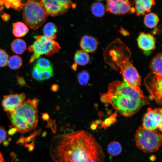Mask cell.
I'll use <instances>...</instances> for the list:
<instances>
[{
  "mask_svg": "<svg viewBox=\"0 0 162 162\" xmlns=\"http://www.w3.org/2000/svg\"><path fill=\"white\" fill-rule=\"evenodd\" d=\"M50 154L55 162H104V160L100 144L84 130L54 136Z\"/></svg>",
  "mask_w": 162,
  "mask_h": 162,
  "instance_id": "obj_1",
  "label": "cell"
},
{
  "mask_svg": "<svg viewBox=\"0 0 162 162\" xmlns=\"http://www.w3.org/2000/svg\"><path fill=\"white\" fill-rule=\"evenodd\" d=\"M100 100L104 103L110 104L125 117L133 115L142 106L149 104L146 97L130 87L124 80L110 83L107 92L100 94Z\"/></svg>",
  "mask_w": 162,
  "mask_h": 162,
  "instance_id": "obj_2",
  "label": "cell"
},
{
  "mask_svg": "<svg viewBox=\"0 0 162 162\" xmlns=\"http://www.w3.org/2000/svg\"><path fill=\"white\" fill-rule=\"evenodd\" d=\"M104 55L105 62L115 70L118 67L127 84L144 96L140 87V77L130 60L131 53L128 47L117 39L108 46Z\"/></svg>",
  "mask_w": 162,
  "mask_h": 162,
  "instance_id": "obj_3",
  "label": "cell"
},
{
  "mask_svg": "<svg viewBox=\"0 0 162 162\" xmlns=\"http://www.w3.org/2000/svg\"><path fill=\"white\" fill-rule=\"evenodd\" d=\"M36 98L25 100L14 111L8 113L11 122L16 131L25 133L34 129L38 122V105Z\"/></svg>",
  "mask_w": 162,
  "mask_h": 162,
  "instance_id": "obj_4",
  "label": "cell"
},
{
  "mask_svg": "<svg viewBox=\"0 0 162 162\" xmlns=\"http://www.w3.org/2000/svg\"><path fill=\"white\" fill-rule=\"evenodd\" d=\"M134 138L136 147L145 153L157 151L161 146L162 135L157 130H149L140 127L136 130Z\"/></svg>",
  "mask_w": 162,
  "mask_h": 162,
  "instance_id": "obj_5",
  "label": "cell"
},
{
  "mask_svg": "<svg viewBox=\"0 0 162 162\" xmlns=\"http://www.w3.org/2000/svg\"><path fill=\"white\" fill-rule=\"evenodd\" d=\"M22 9L24 21L34 30L41 26L47 18L48 15L41 0H28L23 4Z\"/></svg>",
  "mask_w": 162,
  "mask_h": 162,
  "instance_id": "obj_6",
  "label": "cell"
},
{
  "mask_svg": "<svg viewBox=\"0 0 162 162\" xmlns=\"http://www.w3.org/2000/svg\"><path fill=\"white\" fill-rule=\"evenodd\" d=\"M35 38V41L28 48L29 52H33L30 59V63L39 58L41 55L51 56L61 48L58 43L54 40L44 35L37 36Z\"/></svg>",
  "mask_w": 162,
  "mask_h": 162,
  "instance_id": "obj_7",
  "label": "cell"
},
{
  "mask_svg": "<svg viewBox=\"0 0 162 162\" xmlns=\"http://www.w3.org/2000/svg\"><path fill=\"white\" fill-rule=\"evenodd\" d=\"M144 82L150 99L154 100L157 104L161 105L162 77L150 73L145 78Z\"/></svg>",
  "mask_w": 162,
  "mask_h": 162,
  "instance_id": "obj_8",
  "label": "cell"
},
{
  "mask_svg": "<svg viewBox=\"0 0 162 162\" xmlns=\"http://www.w3.org/2000/svg\"><path fill=\"white\" fill-rule=\"evenodd\" d=\"M48 15L52 16H57L68 12L73 5V2L69 0H41Z\"/></svg>",
  "mask_w": 162,
  "mask_h": 162,
  "instance_id": "obj_9",
  "label": "cell"
},
{
  "mask_svg": "<svg viewBox=\"0 0 162 162\" xmlns=\"http://www.w3.org/2000/svg\"><path fill=\"white\" fill-rule=\"evenodd\" d=\"M162 112L161 108H148L143 117L142 127L149 130H157L162 125Z\"/></svg>",
  "mask_w": 162,
  "mask_h": 162,
  "instance_id": "obj_10",
  "label": "cell"
},
{
  "mask_svg": "<svg viewBox=\"0 0 162 162\" xmlns=\"http://www.w3.org/2000/svg\"><path fill=\"white\" fill-rule=\"evenodd\" d=\"M26 98L24 93L4 96L2 103L4 110L8 113L14 112L22 104Z\"/></svg>",
  "mask_w": 162,
  "mask_h": 162,
  "instance_id": "obj_11",
  "label": "cell"
},
{
  "mask_svg": "<svg viewBox=\"0 0 162 162\" xmlns=\"http://www.w3.org/2000/svg\"><path fill=\"white\" fill-rule=\"evenodd\" d=\"M131 6V2L129 0H113L110 6L111 13L116 15L134 13L135 9Z\"/></svg>",
  "mask_w": 162,
  "mask_h": 162,
  "instance_id": "obj_12",
  "label": "cell"
},
{
  "mask_svg": "<svg viewBox=\"0 0 162 162\" xmlns=\"http://www.w3.org/2000/svg\"><path fill=\"white\" fill-rule=\"evenodd\" d=\"M137 40L139 47L145 51H152L155 48V38L150 34L141 32Z\"/></svg>",
  "mask_w": 162,
  "mask_h": 162,
  "instance_id": "obj_13",
  "label": "cell"
},
{
  "mask_svg": "<svg viewBox=\"0 0 162 162\" xmlns=\"http://www.w3.org/2000/svg\"><path fill=\"white\" fill-rule=\"evenodd\" d=\"M135 11L138 16L150 12L152 6L155 4L154 0H138L135 1Z\"/></svg>",
  "mask_w": 162,
  "mask_h": 162,
  "instance_id": "obj_14",
  "label": "cell"
},
{
  "mask_svg": "<svg viewBox=\"0 0 162 162\" xmlns=\"http://www.w3.org/2000/svg\"><path fill=\"white\" fill-rule=\"evenodd\" d=\"M98 42L94 38L88 35H84L80 42V46L82 50L87 52H92L96 50Z\"/></svg>",
  "mask_w": 162,
  "mask_h": 162,
  "instance_id": "obj_15",
  "label": "cell"
},
{
  "mask_svg": "<svg viewBox=\"0 0 162 162\" xmlns=\"http://www.w3.org/2000/svg\"><path fill=\"white\" fill-rule=\"evenodd\" d=\"M162 56L161 52L157 54L152 59L150 65V68L152 73L161 77H162Z\"/></svg>",
  "mask_w": 162,
  "mask_h": 162,
  "instance_id": "obj_16",
  "label": "cell"
},
{
  "mask_svg": "<svg viewBox=\"0 0 162 162\" xmlns=\"http://www.w3.org/2000/svg\"><path fill=\"white\" fill-rule=\"evenodd\" d=\"M13 33L16 37H20L25 36L28 31L26 25L22 22H17L13 24Z\"/></svg>",
  "mask_w": 162,
  "mask_h": 162,
  "instance_id": "obj_17",
  "label": "cell"
},
{
  "mask_svg": "<svg viewBox=\"0 0 162 162\" xmlns=\"http://www.w3.org/2000/svg\"><path fill=\"white\" fill-rule=\"evenodd\" d=\"M89 59L88 54L82 50L77 51L74 55L75 63L79 65H86L89 62Z\"/></svg>",
  "mask_w": 162,
  "mask_h": 162,
  "instance_id": "obj_18",
  "label": "cell"
},
{
  "mask_svg": "<svg viewBox=\"0 0 162 162\" xmlns=\"http://www.w3.org/2000/svg\"><path fill=\"white\" fill-rule=\"evenodd\" d=\"M57 31V27L55 24L52 22H49L46 23L44 27V35L54 40L56 38V34Z\"/></svg>",
  "mask_w": 162,
  "mask_h": 162,
  "instance_id": "obj_19",
  "label": "cell"
},
{
  "mask_svg": "<svg viewBox=\"0 0 162 162\" xmlns=\"http://www.w3.org/2000/svg\"><path fill=\"white\" fill-rule=\"evenodd\" d=\"M13 51L17 54H22L26 48V45L25 41L20 39L17 38L14 40L11 44Z\"/></svg>",
  "mask_w": 162,
  "mask_h": 162,
  "instance_id": "obj_20",
  "label": "cell"
},
{
  "mask_svg": "<svg viewBox=\"0 0 162 162\" xmlns=\"http://www.w3.org/2000/svg\"><path fill=\"white\" fill-rule=\"evenodd\" d=\"M159 20L158 16L156 14L150 13L145 16L144 22L146 27L149 28H153L157 26Z\"/></svg>",
  "mask_w": 162,
  "mask_h": 162,
  "instance_id": "obj_21",
  "label": "cell"
},
{
  "mask_svg": "<svg viewBox=\"0 0 162 162\" xmlns=\"http://www.w3.org/2000/svg\"><path fill=\"white\" fill-rule=\"evenodd\" d=\"M122 151V146L121 144L117 141L111 142L107 146V152L112 156H116L119 155Z\"/></svg>",
  "mask_w": 162,
  "mask_h": 162,
  "instance_id": "obj_22",
  "label": "cell"
},
{
  "mask_svg": "<svg viewBox=\"0 0 162 162\" xmlns=\"http://www.w3.org/2000/svg\"><path fill=\"white\" fill-rule=\"evenodd\" d=\"M106 8L104 4L100 2L94 3L92 5L91 10L92 14L95 16L101 17L104 14Z\"/></svg>",
  "mask_w": 162,
  "mask_h": 162,
  "instance_id": "obj_23",
  "label": "cell"
},
{
  "mask_svg": "<svg viewBox=\"0 0 162 162\" xmlns=\"http://www.w3.org/2000/svg\"><path fill=\"white\" fill-rule=\"evenodd\" d=\"M8 64L11 69L17 70L22 66V59L21 57L18 55L13 56L8 59Z\"/></svg>",
  "mask_w": 162,
  "mask_h": 162,
  "instance_id": "obj_24",
  "label": "cell"
},
{
  "mask_svg": "<svg viewBox=\"0 0 162 162\" xmlns=\"http://www.w3.org/2000/svg\"><path fill=\"white\" fill-rule=\"evenodd\" d=\"M4 4L7 8L11 7L16 9H22L23 4H22L21 1L19 0H0V5Z\"/></svg>",
  "mask_w": 162,
  "mask_h": 162,
  "instance_id": "obj_25",
  "label": "cell"
},
{
  "mask_svg": "<svg viewBox=\"0 0 162 162\" xmlns=\"http://www.w3.org/2000/svg\"><path fill=\"white\" fill-rule=\"evenodd\" d=\"M35 65L40 70L53 69L51 62L47 59L42 58L38 59Z\"/></svg>",
  "mask_w": 162,
  "mask_h": 162,
  "instance_id": "obj_26",
  "label": "cell"
},
{
  "mask_svg": "<svg viewBox=\"0 0 162 162\" xmlns=\"http://www.w3.org/2000/svg\"><path fill=\"white\" fill-rule=\"evenodd\" d=\"M77 78L78 81L81 85L85 86L89 80V74L87 71L83 70L78 73Z\"/></svg>",
  "mask_w": 162,
  "mask_h": 162,
  "instance_id": "obj_27",
  "label": "cell"
},
{
  "mask_svg": "<svg viewBox=\"0 0 162 162\" xmlns=\"http://www.w3.org/2000/svg\"><path fill=\"white\" fill-rule=\"evenodd\" d=\"M38 69L40 81H43L48 79L53 76V69L44 70H40Z\"/></svg>",
  "mask_w": 162,
  "mask_h": 162,
  "instance_id": "obj_28",
  "label": "cell"
},
{
  "mask_svg": "<svg viewBox=\"0 0 162 162\" xmlns=\"http://www.w3.org/2000/svg\"><path fill=\"white\" fill-rule=\"evenodd\" d=\"M8 55L4 50L0 49V67H4L8 64Z\"/></svg>",
  "mask_w": 162,
  "mask_h": 162,
  "instance_id": "obj_29",
  "label": "cell"
},
{
  "mask_svg": "<svg viewBox=\"0 0 162 162\" xmlns=\"http://www.w3.org/2000/svg\"><path fill=\"white\" fill-rule=\"evenodd\" d=\"M116 115V114L114 113L110 117L106 119L103 122H102L101 120V124L100 126V128H106L109 126L115 121Z\"/></svg>",
  "mask_w": 162,
  "mask_h": 162,
  "instance_id": "obj_30",
  "label": "cell"
},
{
  "mask_svg": "<svg viewBox=\"0 0 162 162\" xmlns=\"http://www.w3.org/2000/svg\"><path fill=\"white\" fill-rule=\"evenodd\" d=\"M57 125L55 120H53L50 118L47 121V124L46 128H50L52 133L55 134L57 131Z\"/></svg>",
  "mask_w": 162,
  "mask_h": 162,
  "instance_id": "obj_31",
  "label": "cell"
},
{
  "mask_svg": "<svg viewBox=\"0 0 162 162\" xmlns=\"http://www.w3.org/2000/svg\"><path fill=\"white\" fill-rule=\"evenodd\" d=\"M7 136L5 129L4 128L0 126V143L5 140Z\"/></svg>",
  "mask_w": 162,
  "mask_h": 162,
  "instance_id": "obj_32",
  "label": "cell"
},
{
  "mask_svg": "<svg viewBox=\"0 0 162 162\" xmlns=\"http://www.w3.org/2000/svg\"><path fill=\"white\" fill-rule=\"evenodd\" d=\"M32 74L33 77L34 79L37 81L39 80V69L35 65L33 68L32 71Z\"/></svg>",
  "mask_w": 162,
  "mask_h": 162,
  "instance_id": "obj_33",
  "label": "cell"
},
{
  "mask_svg": "<svg viewBox=\"0 0 162 162\" xmlns=\"http://www.w3.org/2000/svg\"><path fill=\"white\" fill-rule=\"evenodd\" d=\"M41 114L42 118L44 121H47L50 118V116L47 113L44 112Z\"/></svg>",
  "mask_w": 162,
  "mask_h": 162,
  "instance_id": "obj_34",
  "label": "cell"
},
{
  "mask_svg": "<svg viewBox=\"0 0 162 162\" xmlns=\"http://www.w3.org/2000/svg\"><path fill=\"white\" fill-rule=\"evenodd\" d=\"M17 80L18 82L20 85L22 86H25L26 84L25 82L22 77H18L17 78Z\"/></svg>",
  "mask_w": 162,
  "mask_h": 162,
  "instance_id": "obj_35",
  "label": "cell"
},
{
  "mask_svg": "<svg viewBox=\"0 0 162 162\" xmlns=\"http://www.w3.org/2000/svg\"><path fill=\"white\" fill-rule=\"evenodd\" d=\"M59 88L58 85L56 84H54L52 85L51 87V90L54 92H56L58 91Z\"/></svg>",
  "mask_w": 162,
  "mask_h": 162,
  "instance_id": "obj_36",
  "label": "cell"
},
{
  "mask_svg": "<svg viewBox=\"0 0 162 162\" xmlns=\"http://www.w3.org/2000/svg\"><path fill=\"white\" fill-rule=\"evenodd\" d=\"M26 146L28 148V150L30 151H32L34 149V145L33 143H31L30 144H26Z\"/></svg>",
  "mask_w": 162,
  "mask_h": 162,
  "instance_id": "obj_37",
  "label": "cell"
},
{
  "mask_svg": "<svg viewBox=\"0 0 162 162\" xmlns=\"http://www.w3.org/2000/svg\"><path fill=\"white\" fill-rule=\"evenodd\" d=\"M98 127V125L95 124L94 123L92 122L90 125V128L92 130H95Z\"/></svg>",
  "mask_w": 162,
  "mask_h": 162,
  "instance_id": "obj_38",
  "label": "cell"
},
{
  "mask_svg": "<svg viewBox=\"0 0 162 162\" xmlns=\"http://www.w3.org/2000/svg\"><path fill=\"white\" fill-rule=\"evenodd\" d=\"M16 129L14 128H12L9 130L8 131V134L10 135L14 134L16 131Z\"/></svg>",
  "mask_w": 162,
  "mask_h": 162,
  "instance_id": "obj_39",
  "label": "cell"
},
{
  "mask_svg": "<svg viewBox=\"0 0 162 162\" xmlns=\"http://www.w3.org/2000/svg\"><path fill=\"white\" fill-rule=\"evenodd\" d=\"M121 33L124 35H127L128 34V32L126 30L123 29L120 30Z\"/></svg>",
  "mask_w": 162,
  "mask_h": 162,
  "instance_id": "obj_40",
  "label": "cell"
},
{
  "mask_svg": "<svg viewBox=\"0 0 162 162\" xmlns=\"http://www.w3.org/2000/svg\"><path fill=\"white\" fill-rule=\"evenodd\" d=\"M77 64L74 63L72 66L71 68L74 70L76 71L77 70Z\"/></svg>",
  "mask_w": 162,
  "mask_h": 162,
  "instance_id": "obj_41",
  "label": "cell"
},
{
  "mask_svg": "<svg viewBox=\"0 0 162 162\" xmlns=\"http://www.w3.org/2000/svg\"><path fill=\"white\" fill-rule=\"evenodd\" d=\"M4 160L2 155L0 152V162H4Z\"/></svg>",
  "mask_w": 162,
  "mask_h": 162,
  "instance_id": "obj_42",
  "label": "cell"
},
{
  "mask_svg": "<svg viewBox=\"0 0 162 162\" xmlns=\"http://www.w3.org/2000/svg\"><path fill=\"white\" fill-rule=\"evenodd\" d=\"M100 121L101 120H96L94 122V123L98 125V124H100L101 123Z\"/></svg>",
  "mask_w": 162,
  "mask_h": 162,
  "instance_id": "obj_43",
  "label": "cell"
},
{
  "mask_svg": "<svg viewBox=\"0 0 162 162\" xmlns=\"http://www.w3.org/2000/svg\"><path fill=\"white\" fill-rule=\"evenodd\" d=\"M8 140H6L4 141V142H3L4 145L5 146H7L8 144Z\"/></svg>",
  "mask_w": 162,
  "mask_h": 162,
  "instance_id": "obj_44",
  "label": "cell"
},
{
  "mask_svg": "<svg viewBox=\"0 0 162 162\" xmlns=\"http://www.w3.org/2000/svg\"><path fill=\"white\" fill-rule=\"evenodd\" d=\"M46 134H47V133L46 131L44 132H43L42 134V136L43 137L45 136H46Z\"/></svg>",
  "mask_w": 162,
  "mask_h": 162,
  "instance_id": "obj_45",
  "label": "cell"
}]
</instances>
